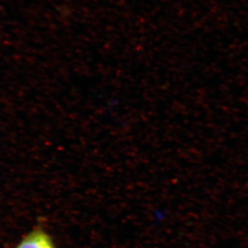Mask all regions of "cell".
<instances>
[{"label": "cell", "mask_w": 248, "mask_h": 248, "mask_svg": "<svg viewBox=\"0 0 248 248\" xmlns=\"http://www.w3.org/2000/svg\"><path fill=\"white\" fill-rule=\"evenodd\" d=\"M13 248H57L53 238L41 227H36L25 234Z\"/></svg>", "instance_id": "1"}]
</instances>
